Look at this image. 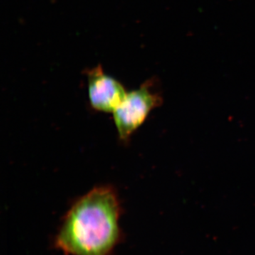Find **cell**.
Returning a JSON list of instances; mask_svg holds the SVG:
<instances>
[{
    "mask_svg": "<svg viewBox=\"0 0 255 255\" xmlns=\"http://www.w3.org/2000/svg\"><path fill=\"white\" fill-rule=\"evenodd\" d=\"M122 206L108 185L93 188L71 206L63 218L54 246L65 255H112L124 238Z\"/></svg>",
    "mask_w": 255,
    "mask_h": 255,
    "instance_id": "1",
    "label": "cell"
},
{
    "mask_svg": "<svg viewBox=\"0 0 255 255\" xmlns=\"http://www.w3.org/2000/svg\"><path fill=\"white\" fill-rule=\"evenodd\" d=\"M152 85V82L147 81L137 90L127 92L123 101L112 113L121 141H128L151 112L162 105V97L153 92Z\"/></svg>",
    "mask_w": 255,
    "mask_h": 255,
    "instance_id": "2",
    "label": "cell"
},
{
    "mask_svg": "<svg viewBox=\"0 0 255 255\" xmlns=\"http://www.w3.org/2000/svg\"><path fill=\"white\" fill-rule=\"evenodd\" d=\"M87 75L92 108L98 112L113 113L127 95L123 85L106 74L100 65L89 70Z\"/></svg>",
    "mask_w": 255,
    "mask_h": 255,
    "instance_id": "3",
    "label": "cell"
}]
</instances>
